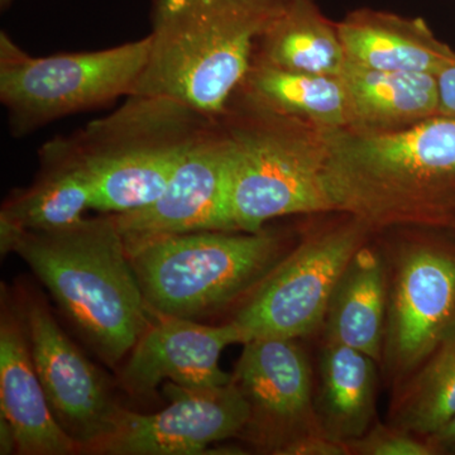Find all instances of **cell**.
<instances>
[{
    "label": "cell",
    "instance_id": "cell-1",
    "mask_svg": "<svg viewBox=\"0 0 455 455\" xmlns=\"http://www.w3.org/2000/svg\"><path fill=\"white\" fill-rule=\"evenodd\" d=\"M326 181L338 214L390 228L448 229L455 215V118L394 132L323 130Z\"/></svg>",
    "mask_w": 455,
    "mask_h": 455
},
{
    "label": "cell",
    "instance_id": "cell-2",
    "mask_svg": "<svg viewBox=\"0 0 455 455\" xmlns=\"http://www.w3.org/2000/svg\"><path fill=\"white\" fill-rule=\"evenodd\" d=\"M0 247L25 260L109 366L130 355L154 319L113 214L52 232L0 228Z\"/></svg>",
    "mask_w": 455,
    "mask_h": 455
},
{
    "label": "cell",
    "instance_id": "cell-3",
    "mask_svg": "<svg viewBox=\"0 0 455 455\" xmlns=\"http://www.w3.org/2000/svg\"><path fill=\"white\" fill-rule=\"evenodd\" d=\"M284 3L151 0L148 59L132 95L173 99L221 118Z\"/></svg>",
    "mask_w": 455,
    "mask_h": 455
},
{
    "label": "cell",
    "instance_id": "cell-4",
    "mask_svg": "<svg viewBox=\"0 0 455 455\" xmlns=\"http://www.w3.org/2000/svg\"><path fill=\"white\" fill-rule=\"evenodd\" d=\"M127 244L154 315L197 320L244 299L292 250L280 233L202 230Z\"/></svg>",
    "mask_w": 455,
    "mask_h": 455
},
{
    "label": "cell",
    "instance_id": "cell-5",
    "mask_svg": "<svg viewBox=\"0 0 455 455\" xmlns=\"http://www.w3.org/2000/svg\"><path fill=\"white\" fill-rule=\"evenodd\" d=\"M232 157L235 230L256 233L276 218L335 212L326 181L324 132L233 95L220 118Z\"/></svg>",
    "mask_w": 455,
    "mask_h": 455
},
{
    "label": "cell",
    "instance_id": "cell-6",
    "mask_svg": "<svg viewBox=\"0 0 455 455\" xmlns=\"http://www.w3.org/2000/svg\"><path fill=\"white\" fill-rule=\"evenodd\" d=\"M212 121L173 99L130 95L89 122L74 136L94 182V211L124 214L156 202Z\"/></svg>",
    "mask_w": 455,
    "mask_h": 455
},
{
    "label": "cell",
    "instance_id": "cell-7",
    "mask_svg": "<svg viewBox=\"0 0 455 455\" xmlns=\"http://www.w3.org/2000/svg\"><path fill=\"white\" fill-rule=\"evenodd\" d=\"M149 36L119 46L35 57L0 32V101L14 137L130 97L145 70Z\"/></svg>",
    "mask_w": 455,
    "mask_h": 455
},
{
    "label": "cell",
    "instance_id": "cell-8",
    "mask_svg": "<svg viewBox=\"0 0 455 455\" xmlns=\"http://www.w3.org/2000/svg\"><path fill=\"white\" fill-rule=\"evenodd\" d=\"M381 248L387 315L379 362L392 390L423 363L455 322V241L443 228L410 227Z\"/></svg>",
    "mask_w": 455,
    "mask_h": 455
},
{
    "label": "cell",
    "instance_id": "cell-9",
    "mask_svg": "<svg viewBox=\"0 0 455 455\" xmlns=\"http://www.w3.org/2000/svg\"><path fill=\"white\" fill-rule=\"evenodd\" d=\"M373 233L348 214L307 233L236 311L232 322L245 341L260 337L298 340L315 333L324 325L341 272Z\"/></svg>",
    "mask_w": 455,
    "mask_h": 455
},
{
    "label": "cell",
    "instance_id": "cell-10",
    "mask_svg": "<svg viewBox=\"0 0 455 455\" xmlns=\"http://www.w3.org/2000/svg\"><path fill=\"white\" fill-rule=\"evenodd\" d=\"M169 406L155 414L124 409L113 430L88 454L200 455L211 445L242 436L250 409L235 381L217 387L167 382Z\"/></svg>",
    "mask_w": 455,
    "mask_h": 455
},
{
    "label": "cell",
    "instance_id": "cell-11",
    "mask_svg": "<svg viewBox=\"0 0 455 455\" xmlns=\"http://www.w3.org/2000/svg\"><path fill=\"white\" fill-rule=\"evenodd\" d=\"M232 376L250 409L242 438L259 451L278 455L295 440L323 434L313 370L298 340L260 337L245 341Z\"/></svg>",
    "mask_w": 455,
    "mask_h": 455
},
{
    "label": "cell",
    "instance_id": "cell-12",
    "mask_svg": "<svg viewBox=\"0 0 455 455\" xmlns=\"http://www.w3.org/2000/svg\"><path fill=\"white\" fill-rule=\"evenodd\" d=\"M18 307L51 410L82 453L88 454L113 430L123 407L100 371L62 331L46 302L27 296Z\"/></svg>",
    "mask_w": 455,
    "mask_h": 455
},
{
    "label": "cell",
    "instance_id": "cell-13",
    "mask_svg": "<svg viewBox=\"0 0 455 455\" xmlns=\"http://www.w3.org/2000/svg\"><path fill=\"white\" fill-rule=\"evenodd\" d=\"M232 157L214 119L191 147L163 196L146 208L113 214L125 243L202 230H235L230 208Z\"/></svg>",
    "mask_w": 455,
    "mask_h": 455
},
{
    "label": "cell",
    "instance_id": "cell-14",
    "mask_svg": "<svg viewBox=\"0 0 455 455\" xmlns=\"http://www.w3.org/2000/svg\"><path fill=\"white\" fill-rule=\"evenodd\" d=\"M245 341L233 322L208 325L197 320L155 315L119 373L123 390L146 396L164 381L184 387H217L232 381L220 367L221 353Z\"/></svg>",
    "mask_w": 455,
    "mask_h": 455
},
{
    "label": "cell",
    "instance_id": "cell-15",
    "mask_svg": "<svg viewBox=\"0 0 455 455\" xmlns=\"http://www.w3.org/2000/svg\"><path fill=\"white\" fill-rule=\"evenodd\" d=\"M0 416L16 435L17 454L82 453L79 444L56 420L33 363L20 307L2 296L0 315Z\"/></svg>",
    "mask_w": 455,
    "mask_h": 455
},
{
    "label": "cell",
    "instance_id": "cell-16",
    "mask_svg": "<svg viewBox=\"0 0 455 455\" xmlns=\"http://www.w3.org/2000/svg\"><path fill=\"white\" fill-rule=\"evenodd\" d=\"M38 156L35 182L3 204L2 229L52 232L79 223L94 209V182L74 134L49 140Z\"/></svg>",
    "mask_w": 455,
    "mask_h": 455
},
{
    "label": "cell",
    "instance_id": "cell-17",
    "mask_svg": "<svg viewBox=\"0 0 455 455\" xmlns=\"http://www.w3.org/2000/svg\"><path fill=\"white\" fill-rule=\"evenodd\" d=\"M347 60L374 70L436 75L455 61L423 18L358 9L337 23Z\"/></svg>",
    "mask_w": 455,
    "mask_h": 455
},
{
    "label": "cell",
    "instance_id": "cell-18",
    "mask_svg": "<svg viewBox=\"0 0 455 455\" xmlns=\"http://www.w3.org/2000/svg\"><path fill=\"white\" fill-rule=\"evenodd\" d=\"M379 368L366 353L325 338L314 403L320 429L329 439L349 444L376 423Z\"/></svg>",
    "mask_w": 455,
    "mask_h": 455
},
{
    "label": "cell",
    "instance_id": "cell-19",
    "mask_svg": "<svg viewBox=\"0 0 455 455\" xmlns=\"http://www.w3.org/2000/svg\"><path fill=\"white\" fill-rule=\"evenodd\" d=\"M340 76L348 95L350 130L400 131L439 114L436 75L374 70L347 60Z\"/></svg>",
    "mask_w": 455,
    "mask_h": 455
},
{
    "label": "cell",
    "instance_id": "cell-20",
    "mask_svg": "<svg viewBox=\"0 0 455 455\" xmlns=\"http://www.w3.org/2000/svg\"><path fill=\"white\" fill-rule=\"evenodd\" d=\"M387 315V271L379 245L353 254L338 278L324 320L328 339L381 362Z\"/></svg>",
    "mask_w": 455,
    "mask_h": 455
},
{
    "label": "cell",
    "instance_id": "cell-21",
    "mask_svg": "<svg viewBox=\"0 0 455 455\" xmlns=\"http://www.w3.org/2000/svg\"><path fill=\"white\" fill-rule=\"evenodd\" d=\"M235 95L252 106L319 130L350 125L348 95L340 75L296 73L253 57Z\"/></svg>",
    "mask_w": 455,
    "mask_h": 455
},
{
    "label": "cell",
    "instance_id": "cell-22",
    "mask_svg": "<svg viewBox=\"0 0 455 455\" xmlns=\"http://www.w3.org/2000/svg\"><path fill=\"white\" fill-rule=\"evenodd\" d=\"M253 57L305 74L340 75L347 64L337 23L328 20L313 0H286L257 41Z\"/></svg>",
    "mask_w": 455,
    "mask_h": 455
},
{
    "label": "cell",
    "instance_id": "cell-23",
    "mask_svg": "<svg viewBox=\"0 0 455 455\" xmlns=\"http://www.w3.org/2000/svg\"><path fill=\"white\" fill-rule=\"evenodd\" d=\"M455 418V322L394 390L388 425L427 438Z\"/></svg>",
    "mask_w": 455,
    "mask_h": 455
},
{
    "label": "cell",
    "instance_id": "cell-24",
    "mask_svg": "<svg viewBox=\"0 0 455 455\" xmlns=\"http://www.w3.org/2000/svg\"><path fill=\"white\" fill-rule=\"evenodd\" d=\"M348 447L350 454L357 455H435L427 439L379 421Z\"/></svg>",
    "mask_w": 455,
    "mask_h": 455
},
{
    "label": "cell",
    "instance_id": "cell-25",
    "mask_svg": "<svg viewBox=\"0 0 455 455\" xmlns=\"http://www.w3.org/2000/svg\"><path fill=\"white\" fill-rule=\"evenodd\" d=\"M348 444L329 439L323 434L304 436L290 443L278 455H349Z\"/></svg>",
    "mask_w": 455,
    "mask_h": 455
},
{
    "label": "cell",
    "instance_id": "cell-26",
    "mask_svg": "<svg viewBox=\"0 0 455 455\" xmlns=\"http://www.w3.org/2000/svg\"><path fill=\"white\" fill-rule=\"evenodd\" d=\"M439 114L455 118V61L438 74Z\"/></svg>",
    "mask_w": 455,
    "mask_h": 455
},
{
    "label": "cell",
    "instance_id": "cell-27",
    "mask_svg": "<svg viewBox=\"0 0 455 455\" xmlns=\"http://www.w3.org/2000/svg\"><path fill=\"white\" fill-rule=\"evenodd\" d=\"M425 439L430 443L435 455H455V418L442 429Z\"/></svg>",
    "mask_w": 455,
    "mask_h": 455
},
{
    "label": "cell",
    "instance_id": "cell-28",
    "mask_svg": "<svg viewBox=\"0 0 455 455\" xmlns=\"http://www.w3.org/2000/svg\"><path fill=\"white\" fill-rule=\"evenodd\" d=\"M17 454L16 435L7 419L0 416V454Z\"/></svg>",
    "mask_w": 455,
    "mask_h": 455
},
{
    "label": "cell",
    "instance_id": "cell-29",
    "mask_svg": "<svg viewBox=\"0 0 455 455\" xmlns=\"http://www.w3.org/2000/svg\"><path fill=\"white\" fill-rule=\"evenodd\" d=\"M12 3H13V0H0V7H2V11H7Z\"/></svg>",
    "mask_w": 455,
    "mask_h": 455
},
{
    "label": "cell",
    "instance_id": "cell-30",
    "mask_svg": "<svg viewBox=\"0 0 455 455\" xmlns=\"http://www.w3.org/2000/svg\"><path fill=\"white\" fill-rule=\"evenodd\" d=\"M448 229L454 230V232H455V215L453 217V220H451V226H449Z\"/></svg>",
    "mask_w": 455,
    "mask_h": 455
}]
</instances>
